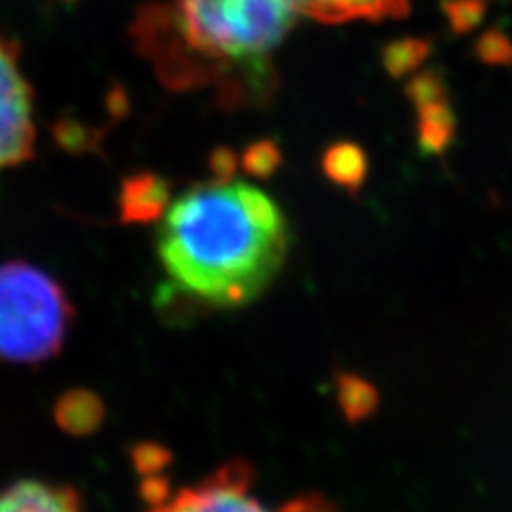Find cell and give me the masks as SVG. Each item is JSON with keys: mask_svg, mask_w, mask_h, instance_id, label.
Listing matches in <instances>:
<instances>
[{"mask_svg": "<svg viewBox=\"0 0 512 512\" xmlns=\"http://www.w3.org/2000/svg\"><path fill=\"white\" fill-rule=\"evenodd\" d=\"M288 246L291 231L280 205L231 175L182 192L156 231V252L173 291L212 310L259 299L278 278Z\"/></svg>", "mask_w": 512, "mask_h": 512, "instance_id": "obj_1", "label": "cell"}, {"mask_svg": "<svg viewBox=\"0 0 512 512\" xmlns=\"http://www.w3.org/2000/svg\"><path fill=\"white\" fill-rule=\"evenodd\" d=\"M301 15L303 0H154L139 9L133 37L169 88L261 103L276 88L274 56Z\"/></svg>", "mask_w": 512, "mask_h": 512, "instance_id": "obj_2", "label": "cell"}, {"mask_svg": "<svg viewBox=\"0 0 512 512\" xmlns=\"http://www.w3.org/2000/svg\"><path fill=\"white\" fill-rule=\"evenodd\" d=\"M71 323L73 303L50 274L26 261L0 265V363L50 361Z\"/></svg>", "mask_w": 512, "mask_h": 512, "instance_id": "obj_3", "label": "cell"}, {"mask_svg": "<svg viewBox=\"0 0 512 512\" xmlns=\"http://www.w3.org/2000/svg\"><path fill=\"white\" fill-rule=\"evenodd\" d=\"M20 45L0 37V171L35 154V94L22 69Z\"/></svg>", "mask_w": 512, "mask_h": 512, "instance_id": "obj_4", "label": "cell"}, {"mask_svg": "<svg viewBox=\"0 0 512 512\" xmlns=\"http://www.w3.org/2000/svg\"><path fill=\"white\" fill-rule=\"evenodd\" d=\"M148 512H282L271 510L254 491V472L246 461H229L210 476L150 500Z\"/></svg>", "mask_w": 512, "mask_h": 512, "instance_id": "obj_5", "label": "cell"}, {"mask_svg": "<svg viewBox=\"0 0 512 512\" xmlns=\"http://www.w3.org/2000/svg\"><path fill=\"white\" fill-rule=\"evenodd\" d=\"M0 512H84V506L73 487L30 478L0 489Z\"/></svg>", "mask_w": 512, "mask_h": 512, "instance_id": "obj_6", "label": "cell"}, {"mask_svg": "<svg viewBox=\"0 0 512 512\" xmlns=\"http://www.w3.org/2000/svg\"><path fill=\"white\" fill-rule=\"evenodd\" d=\"M410 0H303V15L323 24L406 18Z\"/></svg>", "mask_w": 512, "mask_h": 512, "instance_id": "obj_7", "label": "cell"}, {"mask_svg": "<svg viewBox=\"0 0 512 512\" xmlns=\"http://www.w3.org/2000/svg\"><path fill=\"white\" fill-rule=\"evenodd\" d=\"M169 205V186L158 175L143 173L126 180L122 186V218L128 222L152 220L165 214Z\"/></svg>", "mask_w": 512, "mask_h": 512, "instance_id": "obj_8", "label": "cell"}, {"mask_svg": "<svg viewBox=\"0 0 512 512\" xmlns=\"http://www.w3.org/2000/svg\"><path fill=\"white\" fill-rule=\"evenodd\" d=\"M416 103L421 107V139L425 146L442 148L446 139L451 137L453 118L448 116L446 105L442 101V90L438 84H431V77H423L414 84Z\"/></svg>", "mask_w": 512, "mask_h": 512, "instance_id": "obj_9", "label": "cell"}, {"mask_svg": "<svg viewBox=\"0 0 512 512\" xmlns=\"http://www.w3.org/2000/svg\"><path fill=\"white\" fill-rule=\"evenodd\" d=\"M56 423L73 436H88L103 421L101 399L88 391H71L56 404Z\"/></svg>", "mask_w": 512, "mask_h": 512, "instance_id": "obj_10", "label": "cell"}, {"mask_svg": "<svg viewBox=\"0 0 512 512\" xmlns=\"http://www.w3.org/2000/svg\"><path fill=\"white\" fill-rule=\"evenodd\" d=\"M323 167L329 178L342 188L355 190L361 186L367 173L365 154L355 143H335L323 158Z\"/></svg>", "mask_w": 512, "mask_h": 512, "instance_id": "obj_11", "label": "cell"}, {"mask_svg": "<svg viewBox=\"0 0 512 512\" xmlns=\"http://www.w3.org/2000/svg\"><path fill=\"white\" fill-rule=\"evenodd\" d=\"M340 393L344 410L355 416V419H361V416L374 406V391L372 387H365L363 380L344 378Z\"/></svg>", "mask_w": 512, "mask_h": 512, "instance_id": "obj_12", "label": "cell"}, {"mask_svg": "<svg viewBox=\"0 0 512 512\" xmlns=\"http://www.w3.org/2000/svg\"><path fill=\"white\" fill-rule=\"evenodd\" d=\"M246 169L254 175H267L274 171L280 163V152L276 150L274 143H259V146H254L248 150L246 158Z\"/></svg>", "mask_w": 512, "mask_h": 512, "instance_id": "obj_13", "label": "cell"}]
</instances>
